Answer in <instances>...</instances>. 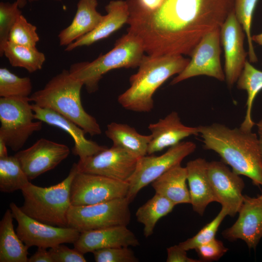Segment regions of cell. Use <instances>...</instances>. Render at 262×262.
Masks as SVG:
<instances>
[{"instance_id":"cell-1","label":"cell","mask_w":262,"mask_h":262,"mask_svg":"<svg viewBox=\"0 0 262 262\" xmlns=\"http://www.w3.org/2000/svg\"><path fill=\"white\" fill-rule=\"evenodd\" d=\"M127 32L150 56L188 55L208 33L220 28L233 0H126Z\"/></svg>"},{"instance_id":"cell-2","label":"cell","mask_w":262,"mask_h":262,"mask_svg":"<svg viewBox=\"0 0 262 262\" xmlns=\"http://www.w3.org/2000/svg\"><path fill=\"white\" fill-rule=\"evenodd\" d=\"M198 127L205 149L215 152L233 172L262 186V159L255 133L220 123Z\"/></svg>"},{"instance_id":"cell-3","label":"cell","mask_w":262,"mask_h":262,"mask_svg":"<svg viewBox=\"0 0 262 262\" xmlns=\"http://www.w3.org/2000/svg\"><path fill=\"white\" fill-rule=\"evenodd\" d=\"M190 60L182 55H145L137 72L130 78V87L119 96L118 101L125 109L136 112H149L154 107L153 96L171 76L179 74Z\"/></svg>"},{"instance_id":"cell-4","label":"cell","mask_w":262,"mask_h":262,"mask_svg":"<svg viewBox=\"0 0 262 262\" xmlns=\"http://www.w3.org/2000/svg\"><path fill=\"white\" fill-rule=\"evenodd\" d=\"M83 82L64 69L41 89L29 97L30 101L52 110L71 120L91 136L99 135L101 130L97 120L84 109L81 91Z\"/></svg>"},{"instance_id":"cell-5","label":"cell","mask_w":262,"mask_h":262,"mask_svg":"<svg viewBox=\"0 0 262 262\" xmlns=\"http://www.w3.org/2000/svg\"><path fill=\"white\" fill-rule=\"evenodd\" d=\"M77 172V164L74 163L68 176L57 184L42 187L30 182L21 190L24 197L21 210L39 222L53 226L68 227L71 185Z\"/></svg>"},{"instance_id":"cell-6","label":"cell","mask_w":262,"mask_h":262,"mask_svg":"<svg viewBox=\"0 0 262 262\" xmlns=\"http://www.w3.org/2000/svg\"><path fill=\"white\" fill-rule=\"evenodd\" d=\"M145 52L140 39L128 33L116 41L114 47L109 52L91 62L72 64L69 71L83 82L88 93H92L98 90L100 79L109 71L138 67Z\"/></svg>"},{"instance_id":"cell-7","label":"cell","mask_w":262,"mask_h":262,"mask_svg":"<svg viewBox=\"0 0 262 262\" xmlns=\"http://www.w3.org/2000/svg\"><path fill=\"white\" fill-rule=\"evenodd\" d=\"M29 98H0V138L15 151L21 149L34 132L40 131L41 121L35 119Z\"/></svg>"},{"instance_id":"cell-8","label":"cell","mask_w":262,"mask_h":262,"mask_svg":"<svg viewBox=\"0 0 262 262\" xmlns=\"http://www.w3.org/2000/svg\"><path fill=\"white\" fill-rule=\"evenodd\" d=\"M130 203L125 197L89 205H71L67 213L68 227L81 233L115 226H127L131 219Z\"/></svg>"},{"instance_id":"cell-9","label":"cell","mask_w":262,"mask_h":262,"mask_svg":"<svg viewBox=\"0 0 262 262\" xmlns=\"http://www.w3.org/2000/svg\"><path fill=\"white\" fill-rule=\"evenodd\" d=\"M196 145L191 141L180 142L169 147L161 155L144 156L138 159L136 168L128 181L129 189L126 198L131 203L138 193L194 152Z\"/></svg>"},{"instance_id":"cell-10","label":"cell","mask_w":262,"mask_h":262,"mask_svg":"<svg viewBox=\"0 0 262 262\" xmlns=\"http://www.w3.org/2000/svg\"><path fill=\"white\" fill-rule=\"evenodd\" d=\"M9 207L17 223L16 232L29 247L50 248L64 243L74 244L80 235V232L73 228L53 226L35 220L14 202Z\"/></svg>"},{"instance_id":"cell-11","label":"cell","mask_w":262,"mask_h":262,"mask_svg":"<svg viewBox=\"0 0 262 262\" xmlns=\"http://www.w3.org/2000/svg\"><path fill=\"white\" fill-rule=\"evenodd\" d=\"M128 189L127 182L78 171L71 185V204L89 205L125 197Z\"/></svg>"},{"instance_id":"cell-12","label":"cell","mask_w":262,"mask_h":262,"mask_svg":"<svg viewBox=\"0 0 262 262\" xmlns=\"http://www.w3.org/2000/svg\"><path fill=\"white\" fill-rule=\"evenodd\" d=\"M220 28L205 34L194 49L189 63L171 81L174 85L189 78L200 75L225 80L220 62Z\"/></svg>"},{"instance_id":"cell-13","label":"cell","mask_w":262,"mask_h":262,"mask_svg":"<svg viewBox=\"0 0 262 262\" xmlns=\"http://www.w3.org/2000/svg\"><path fill=\"white\" fill-rule=\"evenodd\" d=\"M137 158L125 150L113 145L77 163L78 171L104 176L127 182L136 168Z\"/></svg>"},{"instance_id":"cell-14","label":"cell","mask_w":262,"mask_h":262,"mask_svg":"<svg viewBox=\"0 0 262 262\" xmlns=\"http://www.w3.org/2000/svg\"><path fill=\"white\" fill-rule=\"evenodd\" d=\"M207 171L216 202L226 210L228 215L234 217L243 201L244 180L222 162H208Z\"/></svg>"},{"instance_id":"cell-15","label":"cell","mask_w":262,"mask_h":262,"mask_svg":"<svg viewBox=\"0 0 262 262\" xmlns=\"http://www.w3.org/2000/svg\"><path fill=\"white\" fill-rule=\"evenodd\" d=\"M66 145L40 138L30 147L18 151L15 156L30 180L53 169L69 155Z\"/></svg>"},{"instance_id":"cell-16","label":"cell","mask_w":262,"mask_h":262,"mask_svg":"<svg viewBox=\"0 0 262 262\" xmlns=\"http://www.w3.org/2000/svg\"><path fill=\"white\" fill-rule=\"evenodd\" d=\"M243 31L233 9L220 30V42L224 50L225 79L230 88L237 82L248 54L244 47Z\"/></svg>"},{"instance_id":"cell-17","label":"cell","mask_w":262,"mask_h":262,"mask_svg":"<svg viewBox=\"0 0 262 262\" xmlns=\"http://www.w3.org/2000/svg\"><path fill=\"white\" fill-rule=\"evenodd\" d=\"M235 222L222 232L223 237L241 239L249 248L255 249L262 238V194L257 197L244 196Z\"/></svg>"},{"instance_id":"cell-18","label":"cell","mask_w":262,"mask_h":262,"mask_svg":"<svg viewBox=\"0 0 262 262\" xmlns=\"http://www.w3.org/2000/svg\"><path fill=\"white\" fill-rule=\"evenodd\" d=\"M127 226H115L81 232L73 244L82 254L109 247L136 246L140 243Z\"/></svg>"},{"instance_id":"cell-19","label":"cell","mask_w":262,"mask_h":262,"mask_svg":"<svg viewBox=\"0 0 262 262\" xmlns=\"http://www.w3.org/2000/svg\"><path fill=\"white\" fill-rule=\"evenodd\" d=\"M32 105L35 119L59 128L71 136L74 142L73 153L78 156L80 160L95 155L108 147L86 139V133L81 127L57 112L41 108L33 103Z\"/></svg>"},{"instance_id":"cell-20","label":"cell","mask_w":262,"mask_h":262,"mask_svg":"<svg viewBox=\"0 0 262 262\" xmlns=\"http://www.w3.org/2000/svg\"><path fill=\"white\" fill-rule=\"evenodd\" d=\"M148 129L151 135L147 148L148 155L176 145L188 136L199 135L198 127H188L183 124L175 111L156 123L149 124Z\"/></svg>"},{"instance_id":"cell-21","label":"cell","mask_w":262,"mask_h":262,"mask_svg":"<svg viewBox=\"0 0 262 262\" xmlns=\"http://www.w3.org/2000/svg\"><path fill=\"white\" fill-rule=\"evenodd\" d=\"M208 162L198 158L187 163V180L193 210L202 216L207 206L216 202L207 171Z\"/></svg>"},{"instance_id":"cell-22","label":"cell","mask_w":262,"mask_h":262,"mask_svg":"<svg viewBox=\"0 0 262 262\" xmlns=\"http://www.w3.org/2000/svg\"><path fill=\"white\" fill-rule=\"evenodd\" d=\"M105 10L107 14L97 27L92 32L66 46V51H69L78 47L89 46L107 38L127 24L129 12L126 0H111L105 6Z\"/></svg>"},{"instance_id":"cell-23","label":"cell","mask_w":262,"mask_h":262,"mask_svg":"<svg viewBox=\"0 0 262 262\" xmlns=\"http://www.w3.org/2000/svg\"><path fill=\"white\" fill-rule=\"evenodd\" d=\"M97 0H80L71 24L58 34L60 46H67L95 30L104 16L98 12Z\"/></svg>"},{"instance_id":"cell-24","label":"cell","mask_w":262,"mask_h":262,"mask_svg":"<svg viewBox=\"0 0 262 262\" xmlns=\"http://www.w3.org/2000/svg\"><path fill=\"white\" fill-rule=\"evenodd\" d=\"M187 182L186 169L179 164L165 172L151 184L155 193L164 196L176 205L190 204Z\"/></svg>"},{"instance_id":"cell-25","label":"cell","mask_w":262,"mask_h":262,"mask_svg":"<svg viewBox=\"0 0 262 262\" xmlns=\"http://www.w3.org/2000/svg\"><path fill=\"white\" fill-rule=\"evenodd\" d=\"M105 134L112 141L114 146L125 150L137 159L147 154L151 134H140L127 124L116 122L107 125Z\"/></svg>"},{"instance_id":"cell-26","label":"cell","mask_w":262,"mask_h":262,"mask_svg":"<svg viewBox=\"0 0 262 262\" xmlns=\"http://www.w3.org/2000/svg\"><path fill=\"white\" fill-rule=\"evenodd\" d=\"M13 216L7 209L0 221V262H27L29 247L14 229Z\"/></svg>"},{"instance_id":"cell-27","label":"cell","mask_w":262,"mask_h":262,"mask_svg":"<svg viewBox=\"0 0 262 262\" xmlns=\"http://www.w3.org/2000/svg\"><path fill=\"white\" fill-rule=\"evenodd\" d=\"M236 82L238 89L245 90L247 93L246 114L240 128L250 131L255 125L252 117L254 100L262 90V71L256 68L246 60Z\"/></svg>"},{"instance_id":"cell-28","label":"cell","mask_w":262,"mask_h":262,"mask_svg":"<svg viewBox=\"0 0 262 262\" xmlns=\"http://www.w3.org/2000/svg\"><path fill=\"white\" fill-rule=\"evenodd\" d=\"M175 206L167 198L155 193L152 197L137 209L136 219L144 225V235L146 237L153 234L157 222L171 213Z\"/></svg>"},{"instance_id":"cell-29","label":"cell","mask_w":262,"mask_h":262,"mask_svg":"<svg viewBox=\"0 0 262 262\" xmlns=\"http://www.w3.org/2000/svg\"><path fill=\"white\" fill-rule=\"evenodd\" d=\"M3 54L11 65L26 69L30 73L40 70L46 60L45 54L36 47L17 44L8 41Z\"/></svg>"},{"instance_id":"cell-30","label":"cell","mask_w":262,"mask_h":262,"mask_svg":"<svg viewBox=\"0 0 262 262\" xmlns=\"http://www.w3.org/2000/svg\"><path fill=\"white\" fill-rule=\"evenodd\" d=\"M18 160L14 156L0 158V191L10 193L21 190L30 183Z\"/></svg>"},{"instance_id":"cell-31","label":"cell","mask_w":262,"mask_h":262,"mask_svg":"<svg viewBox=\"0 0 262 262\" xmlns=\"http://www.w3.org/2000/svg\"><path fill=\"white\" fill-rule=\"evenodd\" d=\"M32 90L29 77H20L5 67L0 68V97L29 98Z\"/></svg>"},{"instance_id":"cell-32","label":"cell","mask_w":262,"mask_h":262,"mask_svg":"<svg viewBox=\"0 0 262 262\" xmlns=\"http://www.w3.org/2000/svg\"><path fill=\"white\" fill-rule=\"evenodd\" d=\"M258 0H233L235 16L246 34L248 43V55L251 63L257 62L251 33L253 15Z\"/></svg>"},{"instance_id":"cell-33","label":"cell","mask_w":262,"mask_h":262,"mask_svg":"<svg viewBox=\"0 0 262 262\" xmlns=\"http://www.w3.org/2000/svg\"><path fill=\"white\" fill-rule=\"evenodd\" d=\"M228 215L226 210L221 208L217 215L209 223L204 226L195 235L179 244L186 251L195 249L214 238L222 222Z\"/></svg>"},{"instance_id":"cell-34","label":"cell","mask_w":262,"mask_h":262,"mask_svg":"<svg viewBox=\"0 0 262 262\" xmlns=\"http://www.w3.org/2000/svg\"><path fill=\"white\" fill-rule=\"evenodd\" d=\"M16 1L13 3L0 2V55L9 41L10 32L18 17L22 14Z\"/></svg>"},{"instance_id":"cell-35","label":"cell","mask_w":262,"mask_h":262,"mask_svg":"<svg viewBox=\"0 0 262 262\" xmlns=\"http://www.w3.org/2000/svg\"><path fill=\"white\" fill-rule=\"evenodd\" d=\"M36 30V27L29 22L21 14L10 32L9 41L21 45L36 47L39 41Z\"/></svg>"},{"instance_id":"cell-36","label":"cell","mask_w":262,"mask_h":262,"mask_svg":"<svg viewBox=\"0 0 262 262\" xmlns=\"http://www.w3.org/2000/svg\"><path fill=\"white\" fill-rule=\"evenodd\" d=\"M96 262H137L138 259L129 247H115L93 252Z\"/></svg>"},{"instance_id":"cell-37","label":"cell","mask_w":262,"mask_h":262,"mask_svg":"<svg viewBox=\"0 0 262 262\" xmlns=\"http://www.w3.org/2000/svg\"><path fill=\"white\" fill-rule=\"evenodd\" d=\"M202 262L217 261L229 250L223 243L215 238L195 249Z\"/></svg>"},{"instance_id":"cell-38","label":"cell","mask_w":262,"mask_h":262,"mask_svg":"<svg viewBox=\"0 0 262 262\" xmlns=\"http://www.w3.org/2000/svg\"><path fill=\"white\" fill-rule=\"evenodd\" d=\"M60 244L50 248L49 251L53 262H86L83 254L75 248L70 249Z\"/></svg>"},{"instance_id":"cell-39","label":"cell","mask_w":262,"mask_h":262,"mask_svg":"<svg viewBox=\"0 0 262 262\" xmlns=\"http://www.w3.org/2000/svg\"><path fill=\"white\" fill-rule=\"evenodd\" d=\"M167 262H201L200 260L189 258L187 251L179 244L167 248Z\"/></svg>"},{"instance_id":"cell-40","label":"cell","mask_w":262,"mask_h":262,"mask_svg":"<svg viewBox=\"0 0 262 262\" xmlns=\"http://www.w3.org/2000/svg\"><path fill=\"white\" fill-rule=\"evenodd\" d=\"M47 248L38 247L37 251L28 259V262H53Z\"/></svg>"},{"instance_id":"cell-41","label":"cell","mask_w":262,"mask_h":262,"mask_svg":"<svg viewBox=\"0 0 262 262\" xmlns=\"http://www.w3.org/2000/svg\"><path fill=\"white\" fill-rule=\"evenodd\" d=\"M258 129L259 145L262 159V118L256 124Z\"/></svg>"},{"instance_id":"cell-42","label":"cell","mask_w":262,"mask_h":262,"mask_svg":"<svg viewBox=\"0 0 262 262\" xmlns=\"http://www.w3.org/2000/svg\"><path fill=\"white\" fill-rule=\"evenodd\" d=\"M7 145L5 141L0 138V158L8 156Z\"/></svg>"},{"instance_id":"cell-43","label":"cell","mask_w":262,"mask_h":262,"mask_svg":"<svg viewBox=\"0 0 262 262\" xmlns=\"http://www.w3.org/2000/svg\"><path fill=\"white\" fill-rule=\"evenodd\" d=\"M252 40L259 45L262 46V33L252 35Z\"/></svg>"},{"instance_id":"cell-44","label":"cell","mask_w":262,"mask_h":262,"mask_svg":"<svg viewBox=\"0 0 262 262\" xmlns=\"http://www.w3.org/2000/svg\"><path fill=\"white\" fill-rule=\"evenodd\" d=\"M28 0H16L19 7L21 9L24 7L27 3Z\"/></svg>"},{"instance_id":"cell-45","label":"cell","mask_w":262,"mask_h":262,"mask_svg":"<svg viewBox=\"0 0 262 262\" xmlns=\"http://www.w3.org/2000/svg\"><path fill=\"white\" fill-rule=\"evenodd\" d=\"M28 0L29 2H32L37 1V0ZM54 0L58 1H61L62 0Z\"/></svg>"}]
</instances>
